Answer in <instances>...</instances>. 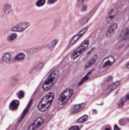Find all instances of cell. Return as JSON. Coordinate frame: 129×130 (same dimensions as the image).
Listing matches in <instances>:
<instances>
[{"instance_id": "cell-21", "label": "cell", "mask_w": 129, "mask_h": 130, "mask_svg": "<svg viewBox=\"0 0 129 130\" xmlns=\"http://www.w3.org/2000/svg\"><path fill=\"white\" fill-rule=\"evenodd\" d=\"M46 3V0H38L36 3L37 6H44Z\"/></svg>"}, {"instance_id": "cell-9", "label": "cell", "mask_w": 129, "mask_h": 130, "mask_svg": "<svg viewBox=\"0 0 129 130\" xmlns=\"http://www.w3.org/2000/svg\"><path fill=\"white\" fill-rule=\"evenodd\" d=\"M117 24L115 23H113L110 25L106 34V36L107 38H109L112 36L115 30L117 29Z\"/></svg>"}, {"instance_id": "cell-18", "label": "cell", "mask_w": 129, "mask_h": 130, "mask_svg": "<svg viewBox=\"0 0 129 130\" xmlns=\"http://www.w3.org/2000/svg\"><path fill=\"white\" fill-rule=\"evenodd\" d=\"M3 10L5 13L8 14L11 11L12 8H11V6L10 5L6 4L4 6Z\"/></svg>"}, {"instance_id": "cell-1", "label": "cell", "mask_w": 129, "mask_h": 130, "mask_svg": "<svg viewBox=\"0 0 129 130\" xmlns=\"http://www.w3.org/2000/svg\"><path fill=\"white\" fill-rule=\"evenodd\" d=\"M55 96V93L51 92L43 97L38 104L39 110L41 112H44L47 110L51 105Z\"/></svg>"}, {"instance_id": "cell-13", "label": "cell", "mask_w": 129, "mask_h": 130, "mask_svg": "<svg viewBox=\"0 0 129 130\" xmlns=\"http://www.w3.org/2000/svg\"><path fill=\"white\" fill-rule=\"evenodd\" d=\"M86 105V103H83L80 104L74 105L72 112L73 113H77L80 112L84 109Z\"/></svg>"}, {"instance_id": "cell-24", "label": "cell", "mask_w": 129, "mask_h": 130, "mask_svg": "<svg viewBox=\"0 0 129 130\" xmlns=\"http://www.w3.org/2000/svg\"><path fill=\"white\" fill-rule=\"evenodd\" d=\"M39 50H40L39 48L36 47V48H32V49L30 50L29 52L30 53H36V52H38V51H39Z\"/></svg>"}, {"instance_id": "cell-25", "label": "cell", "mask_w": 129, "mask_h": 130, "mask_svg": "<svg viewBox=\"0 0 129 130\" xmlns=\"http://www.w3.org/2000/svg\"><path fill=\"white\" fill-rule=\"evenodd\" d=\"M129 38V31L128 29H127L126 30L125 32L124 33V40H127Z\"/></svg>"}, {"instance_id": "cell-32", "label": "cell", "mask_w": 129, "mask_h": 130, "mask_svg": "<svg viewBox=\"0 0 129 130\" xmlns=\"http://www.w3.org/2000/svg\"><path fill=\"white\" fill-rule=\"evenodd\" d=\"M105 130H110V129L109 128H107Z\"/></svg>"}, {"instance_id": "cell-30", "label": "cell", "mask_w": 129, "mask_h": 130, "mask_svg": "<svg viewBox=\"0 0 129 130\" xmlns=\"http://www.w3.org/2000/svg\"><path fill=\"white\" fill-rule=\"evenodd\" d=\"M57 0H49L48 3L49 4H53L55 3Z\"/></svg>"}, {"instance_id": "cell-29", "label": "cell", "mask_w": 129, "mask_h": 130, "mask_svg": "<svg viewBox=\"0 0 129 130\" xmlns=\"http://www.w3.org/2000/svg\"><path fill=\"white\" fill-rule=\"evenodd\" d=\"M87 8V6L86 5H84L82 7V11H86Z\"/></svg>"}, {"instance_id": "cell-15", "label": "cell", "mask_w": 129, "mask_h": 130, "mask_svg": "<svg viewBox=\"0 0 129 130\" xmlns=\"http://www.w3.org/2000/svg\"><path fill=\"white\" fill-rule=\"evenodd\" d=\"M19 105V102L16 100L12 101L10 105V108L13 111L16 110L18 108Z\"/></svg>"}, {"instance_id": "cell-19", "label": "cell", "mask_w": 129, "mask_h": 130, "mask_svg": "<svg viewBox=\"0 0 129 130\" xmlns=\"http://www.w3.org/2000/svg\"><path fill=\"white\" fill-rule=\"evenodd\" d=\"M88 116L87 115L83 116L82 117L80 118L78 120V122L79 123H83L85 122L86 121L88 120Z\"/></svg>"}, {"instance_id": "cell-33", "label": "cell", "mask_w": 129, "mask_h": 130, "mask_svg": "<svg viewBox=\"0 0 129 130\" xmlns=\"http://www.w3.org/2000/svg\"><path fill=\"white\" fill-rule=\"evenodd\" d=\"M127 67H128V68H128V66H129V64H128L127 65Z\"/></svg>"}, {"instance_id": "cell-7", "label": "cell", "mask_w": 129, "mask_h": 130, "mask_svg": "<svg viewBox=\"0 0 129 130\" xmlns=\"http://www.w3.org/2000/svg\"><path fill=\"white\" fill-rule=\"evenodd\" d=\"M44 122V119L42 117H39L34 121L30 125L27 130H36L41 126Z\"/></svg>"}, {"instance_id": "cell-16", "label": "cell", "mask_w": 129, "mask_h": 130, "mask_svg": "<svg viewBox=\"0 0 129 130\" xmlns=\"http://www.w3.org/2000/svg\"><path fill=\"white\" fill-rule=\"evenodd\" d=\"M11 59V56L8 53H6L4 55L3 60L5 62L8 63L10 61Z\"/></svg>"}, {"instance_id": "cell-8", "label": "cell", "mask_w": 129, "mask_h": 130, "mask_svg": "<svg viewBox=\"0 0 129 130\" xmlns=\"http://www.w3.org/2000/svg\"><path fill=\"white\" fill-rule=\"evenodd\" d=\"M88 30V28L86 27L80 31L79 32L78 34H77L72 39L70 42V44L71 45H73L74 43H75Z\"/></svg>"}, {"instance_id": "cell-3", "label": "cell", "mask_w": 129, "mask_h": 130, "mask_svg": "<svg viewBox=\"0 0 129 130\" xmlns=\"http://www.w3.org/2000/svg\"><path fill=\"white\" fill-rule=\"evenodd\" d=\"M115 61V58L113 56H109L104 58L98 68V72L103 73L108 70Z\"/></svg>"}, {"instance_id": "cell-11", "label": "cell", "mask_w": 129, "mask_h": 130, "mask_svg": "<svg viewBox=\"0 0 129 130\" xmlns=\"http://www.w3.org/2000/svg\"><path fill=\"white\" fill-rule=\"evenodd\" d=\"M118 14V10L117 9L113 8L110 10L108 13V15L106 17V21L107 23H109L112 19L115 18Z\"/></svg>"}, {"instance_id": "cell-17", "label": "cell", "mask_w": 129, "mask_h": 130, "mask_svg": "<svg viewBox=\"0 0 129 130\" xmlns=\"http://www.w3.org/2000/svg\"><path fill=\"white\" fill-rule=\"evenodd\" d=\"M128 100H129V95L127 94L125 97L121 99V100L119 103V107H122V105H124V103L125 102L128 101Z\"/></svg>"}, {"instance_id": "cell-5", "label": "cell", "mask_w": 129, "mask_h": 130, "mask_svg": "<svg viewBox=\"0 0 129 130\" xmlns=\"http://www.w3.org/2000/svg\"><path fill=\"white\" fill-rule=\"evenodd\" d=\"M89 41L88 40L85 41L78 48L74 50L72 53L71 55V58L72 59H75L80 56L82 53L87 47H88L89 44Z\"/></svg>"}, {"instance_id": "cell-26", "label": "cell", "mask_w": 129, "mask_h": 130, "mask_svg": "<svg viewBox=\"0 0 129 130\" xmlns=\"http://www.w3.org/2000/svg\"><path fill=\"white\" fill-rule=\"evenodd\" d=\"M58 40L57 39H55V40H54L51 43V44L50 45L49 47L50 48L54 47L56 45V44H57V43H58Z\"/></svg>"}, {"instance_id": "cell-23", "label": "cell", "mask_w": 129, "mask_h": 130, "mask_svg": "<svg viewBox=\"0 0 129 130\" xmlns=\"http://www.w3.org/2000/svg\"><path fill=\"white\" fill-rule=\"evenodd\" d=\"M17 95L19 99H22L24 96V92L23 90H20L17 92Z\"/></svg>"}, {"instance_id": "cell-22", "label": "cell", "mask_w": 129, "mask_h": 130, "mask_svg": "<svg viewBox=\"0 0 129 130\" xmlns=\"http://www.w3.org/2000/svg\"><path fill=\"white\" fill-rule=\"evenodd\" d=\"M17 35L16 34H13L10 35L8 38V40L9 41H12L16 38Z\"/></svg>"}, {"instance_id": "cell-12", "label": "cell", "mask_w": 129, "mask_h": 130, "mask_svg": "<svg viewBox=\"0 0 129 130\" xmlns=\"http://www.w3.org/2000/svg\"><path fill=\"white\" fill-rule=\"evenodd\" d=\"M120 82L119 81H117L114 83H113L106 89L104 91V94H106L108 93H110V92L118 88V87L120 86Z\"/></svg>"}, {"instance_id": "cell-14", "label": "cell", "mask_w": 129, "mask_h": 130, "mask_svg": "<svg viewBox=\"0 0 129 130\" xmlns=\"http://www.w3.org/2000/svg\"><path fill=\"white\" fill-rule=\"evenodd\" d=\"M32 102H33V101L31 100V101H30L29 103H28V105L27 107H26L24 110L23 111L22 114L20 118H19V122H21L23 119V118H24L25 116L26 115V114L28 112V111L29 110V109H30V107H31V105L32 104Z\"/></svg>"}, {"instance_id": "cell-6", "label": "cell", "mask_w": 129, "mask_h": 130, "mask_svg": "<svg viewBox=\"0 0 129 130\" xmlns=\"http://www.w3.org/2000/svg\"><path fill=\"white\" fill-rule=\"evenodd\" d=\"M30 25V23L28 22H24L19 23L18 24L14 26L12 28L11 30L13 31L17 32H21L24 31L29 27Z\"/></svg>"}, {"instance_id": "cell-20", "label": "cell", "mask_w": 129, "mask_h": 130, "mask_svg": "<svg viewBox=\"0 0 129 130\" xmlns=\"http://www.w3.org/2000/svg\"><path fill=\"white\" fill-rule=\"evenodd\" d=\"M24 57H25V55L23 53H21L17 55L16 57H15V59L17 61H21L24 59Z\"/></svg>"}, {"instance_id": "cell-31", "label": "cell", "mask_w": 129, "mask_h": 130, "mask_svg": "<svg viewBox=\"0 0 129 130\" xmlns=\"http://www.w3.org/2000/svg\"><path fill=\"white\" fill-rule=\"evenodd\" d=\"M114 130H120V129L117 125H115L114 127Z\"/></svg>"}, {"instance_id": "cell-4", "label": "cell", "mask_w": 129, "mask_h": 130, "mask_svg": "<svg viewBox=\"0 0 129 130\" xmlns=\"http://www.w3.org/2000/svg\"><path fill=\"white\" fill-rule=\"evenodd\" d=\"M73 90L71 88H67L62 92L58 99V103L60 105H64L71 99L73 94Z\"/></svg>"}, {"instance_id": "cell-28", "label": "cell", "mask_w": 129, "mask_h": 130, "mask_svg": "<svg viewBox=\"0 0 129 130\" xmlns=\"http://www.w3.org/2000/svg\"><path fill=\"white\" fill-rule=\"evenodd\" d=\"M85 0H78V2H77V5L80 6V5H81Z\"/></svg>"}, {"instance_id": "cell-10", "label": "cell", "mask_w": 129, "mask_h": 130, "mask_svg": "<svg viewBox=\"0 0 129 130\" xmlns=\"http://www.w3.org/2000/svg\"><path fill=\"white\" fill-rule=\"evenodd\" d=\"M98 56L97 55L95 54L93 55L90 58V59H89L88 61L86 63L84 67V70L88 69L93 65L94 64H95V63L96 62V61L98 59Z\"/></svg>"}, {"instance_id": "cell-2", "label": "cell", "mask_w": 129, "mask_h": 130, "mask_svg": "<svg viewBox=\"0 0 129 130\" xmlns=\"http://www.w3.org/2000/svg\"><path fill=\"white\" fill-rule=\"evenodd\" d=\"M59 73L58 70H55L51 73L46 79L42 86L43 90L48 91L54 86L58 79Z\"/></svg>"}, {"instance_id": "cell-27", "label": "cell", "mask_w": 129, "mask_h": 130, "mask_svg": "<svg viewBox=\"0 0 129 130\" xmlns=\"http://www.w3.org/2000/svg\"><path fill=\"white\" fill-rule=\"evenodd\" d=\"M69 130H80V129L77 126H73Z\"/></svg>"}]
</instances>
